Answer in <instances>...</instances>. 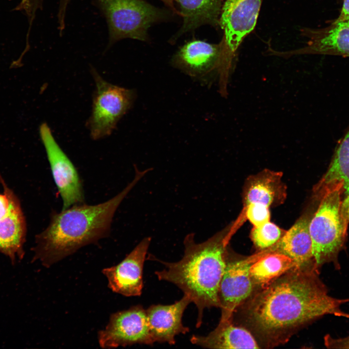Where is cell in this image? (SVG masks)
Here are the masks:
<instances>
[{"instance_id": "15", "label": "cell", "mask_w": 349, "mask_h": 349, "mask_svg": "<svg viewBox=\"0 0 349 349\" xmlns=\"http://www.w3.org/2000/svg\"><path fill=\"white\" fill-rule=\"evenodd\" d=\"M222 43L210 44L200 40L184 45L173 59L175 67L191 77L202 78L216 71Z\"/></svg>"}, {"instance_id": "3", "label": "cell", "mask_w": 349, "mask_h": 349, "mask_svg": "<svg viewBox=\"0 0 349 349\" xmlns=\"http://www.w3.org/2000/svg\"><path fill=\"white\" fill-rule=\"evenodd\" d=\"M226 234L219 233L198 243L194 240V233L188 234L183 241L184 254L177 262H164L149 255L165 266L163 270L155 272L159 280L174 284L196 305L197 328L202 323L206 308L220 307L219 289L229 241Z\"/></svg>"}, {"instance_id": "20", "label": "cell", "mask_w": 349, "mask_h": 349, "mask_svg": "<svg viewBox=\"0 0 349 349\" xmlns=\"http://www.w3.org/2000/svg\"><path fill=\"white\" fill-rule=\"evenodd\" d=\"M281 176L279 172L266 171L249 179L245 190L243 207L253 203L270 207L282 202L286 193Z\"/></svg>"}, {"instance_id": "12", "label": "cell", "mask_w": 349, "mask_h": 349, "mask_svg": "<svg viewBox=\"0 0 349 349\" xmlns=\"http://www.w3.org/2000/svg\"><path fill=\"white\" fill-rule=\"evenodd\" d=\"M151 238H144L118 264L102 270L112 291L127 297L139 296L143 288V269Z\"/></svg>"}, {"instance_id": "17", "label": "cell", "mask_w": 349, "mask_h": 349, "mask_svg": "<svg viewBox=\"0 0 349 349\" xmlns=\"http://www.w3.org/2000/svg\"><path fill=\"white\" fill-rule=\"evenodd\" d=\"M191 343L206 349H259L252 334L233 320L221 322L206 336L193 335Z\"/></svg>"}, {"instance_id": "27", "label": "cell", "mask_w": 349, "mask_h": 349, "mask_svg": "<svg viewBox=\"0 0 349 349\" xmlns=\"http://www.w3.org/2000/svg\"><path fill=\"white\" fill-rule=\"evenodd\" d=\"M334 20H349V0H344L340 13Z\"/></svg>"}, {"instance_id": "19", "label": "cell", "mask_w": 349, "mask_h": 349, "mask_svg": "<svg viewBox=\"0 0 349 349\" xmlns=\"http://www.w3.org/2000/svg\"><path fill=\"white\" fill-rule=\"evenodd\" d=\"M181 8L183 18L178 36L204 25L215 27L219 25V18L224 0H176Z\"/></svg>"}, {"instance_id": "9", "label": "cell", "mask_w": 349, "mask_h": 349, "mask_svg": "<svg viewBox=\"0 0 349 349\" xmlns=\"http://www.w3.org/2000/svg\"><path fill=\"white\" fill-rule=\"evenodd\" d=\"M97 340L100 347L106 349L153 345L146 310L138 305L112 314L105 328L98 332Z\"/></svg>"}, {"instance_id": "2", "label": "cell", "mask_w": 349, "mask_h": 349, "mask_svg": "<svg viewBox=\"0 0 349 349\" xmlns=\"http://www.w3.org/2000/svg\"><path fill=\"white\" fill-rule=\"evenodd\" d=\"M133 180L120 192L103 203H84L53 211L47 228L35 236L33 261L46 268L76 252L80 248L109 236L116 211L127 194L149 172L134 167Z\"/></svg>"}, {"instance_id": "26", "label": "cell", "mask_w": 349, "mask_h": 349, "mask_svg": "<svg viewBox=\"0 0 349 349\" xmlns=\"http://www.w3.org/2000/svg\"><path fill=\"white\" fill-rule=\"evenodd\" d=\"M10 201L5 192L0 194V219L5 217L9 212Z\"/></svg>"}, {"instance_id": "13", "label": "cell", "mask_w": 349, "mask_h": 349, "mask_svg": "<svg viewBox=\"0 0 349 349\" xmlns=\"http://www.w3.org/2000/svg\"><path fill=\"white\" fill-rule=\"evenodd\" d=\"M0 182L10 201L7 214L0 219V252L9 257L13 264L24 256L27 224L20 202L0 174Z\"/></svg>"}, {"instance_id": "8", "label": "cell", "mask_w": 349, "mask_h": 349, "mask_svg": "<svg viewBox=\"0 0 349 349\" xmlns=\"http://www.w3.org/2000/svg\"><path fill=\"white\" fill-rule=\"evenodd\" d=\"M39 130L54 182L62 200V209L84 203L82 182L75 166L57 143L46 123L40 126Z\"/></svg>"}, {"instance_id": "6", "label": "cell", "mask_w": 349, "mask_h": 349, "mask_svg": "<svg viewBox=\"0 0 349 349\" xmlns=\"http://www.w3.org/2000/svg\"><path fill=\"white\" fill-rule=\"evenodd\" d=\"M98 1L108 21L111 42L127 38L145 41L148 28L165 16L162 11L143 0Z\"/></svg>"}, {"instance_id": "25", "label": "cell", "mask_w": 349, "mask_h": 349, "mask_svg": "<svg viewBox=\"0 0 349 349\" xmlns=\"http://www.w3.org/2000/svg\"><path fill=\"white\" fill-rule=\"evenodd\" d=\"M340 214L344 227L347 231L349 223V193L341 201Z\"/></svg>"}, {"instance_id": "1", "label": "cell", "mask_w": 349, "mask_h": 349, "mask_svg": "<svg viewBox=\"0 0 349 349\" xmlns=\"http://www.w3.org/2000/svg\"><path fill=\"white\" fill-rule=\"evenodd\" d=\"M315 266L295 267L256 289L234 313L233 322L247 329L260 348L286 343L299 330L327 314L339 313Z\"/></svg>"}, {"instance_id": "11", "label": "cell", "mask_w": 349, "mask_h": 349, "mask_svg": "<svg viewBox=\"0 0 349 349\" xmlns=\"http://www.w3.org/2000/svg\"><path fill=\"white\" fill-rule=\"evenodd\" d=\"M301 35L306 37V45L298 49L270 50L271 56L289 58L304 54H322L349 57V20L333 21L322 28H303Z\"/></svg>"}, {"instance_id": "23", "label": "cell", "mask_w": 349, "mask_h": 349, "mask_svg": "<svg viewBox=\"0 0 349 349\" xmlns=\"http://www.w3.org/2000/svg\"><path fill=\"white\" fill-rule=\"evenodd\" d=\"M248 220L254 226H259L266 222L270 221V212L269 207L261 203H253L243 207V210L238 222L229 231L230 235H233L236 231L237 226Z\"/></svg>"}, {"instance_id": "4", "label": "cell", "mask_w": 349, "mask_h": 349, "mask_svg": "<svg viewBox=\"0 0 349 349\" xmlns=\"http://www.w3.org/2000/svg\"><path fill=\"white\" fill-rule=\"evenodd\" d=\"M341 184L328 187L319 194L321 200L309 229L312 241L313 254L316 267L333 262L338 266L337 257L346 237L340 214Z\"/></svg>"}, {"instance_id": "18", "label": "cell", "mask_w": 349, "mask_h": 349, "mask_svg": "<svg viewBox=\"0 0 349 349\" xmlns=\"http://www.w3.org/2000/svg\"><path fill=\"white\" fill-rule=\"evenodd\" d=\"M249 258L252 263L250 274L256 289L268 286L297 266L291 258L280 253L260 254L257 253Z\"/></svg>"}, {"instance_id": "14", "label": "cell", "mask_w": 349, "mask_h": 349, "mask_svg": "<svg viewBox=\"0 0 349 349\" xmlns=\"http://www.w3.org/2000/svg\"><path fill=\"white\" fill-rule=\"evenodd\" d=\"M191 302L184 294L179 301L170 305H152L146 310L150 334L155 342L175 343L176 335L188 333L190 329L182 323L183 313Z\"/></svg>"}, {"instance_id": "22", "label": "cell", "mask_w": 349, "mask_h": 349, "mask_svg": "<svg viewBox=\"0 0 349 349\" xmlns=\"http://www.w3.org/2000/svg\"><path fill=\"white\" fill-rule=\"evenodd\" d=\"M285 233L277 225L269 221L259 226H253L251 238L255 247L260 251L274 245Z\"/></svg>"}, {"instance_id": "10", "label": "cell", "mask_w": 349, "mask_h": 349, "mask_svg": "<svg viewBox=\"0 0 349 349\" xmlns=\"http://www.w3.org/2000/svg\"><path fill=\"white\" fill-rule=\"evenodd\" d=\"M228 252L219 289L221 322L233 320L236 310L256 289L250 276V268L252 263L248 257L237 260L231 258Z\"/></svg>"}, {"instance_id": "21", "label": "cell", "mask_w": 349, "mask_h": 349, "mask_svg": "<svg viewBox=\"0 0 349 349\" xmlns=\"http://www.w3.org/2000/svg\"><path fill=\"white\" fill-rule=\"evenodd\" d=\"M340 184L343 192L349 193V130L334 153L326 173L315 186V191L319 193L325 189Z\"/></svg>"}, {"instance_id": "16", "label": "cell", "mask_w": 349, "mask_h": 349, "mask_svg": "<svg viewBox=\"0 0 349 349\" xmlns=\"http://www.w3.org/2000/svg\"><path fill=\"white\" fill-rule=\"evenodd\" d=\"M309 224L306 217L301 218L274 245L258 252L261 254L277 253L285 254L291 258L297 267L316 266Z\"/></svg>"}, {"instance_id": "24", "label": "cell", "mask_w": 349, "mask_h": 349, "mask_svg": "<svg viewBox=\"0 0 349 349\" xmlns=\"http://www.w3.org/2000/svg\"><path fill=\"white\" fill-rule=\"evenodd\" d=\"M325 345L330 349H349V336L335 338L330 335L325 337Z\"/></svg>"}, {"instance_id": "7", "label": "cell", "mask_w": 349, "mask_h": 349, "mask_svg": "<svg viewBox=\"0 0 349 349\" xmlns=\"http://www.w3.org/2000/svg\"><path fill=\"white\" fill-rule=\"evenodd\" d=\"M95 84L91 114L87 121L91 137L99 140L110 135L133 104L135 93L104 79L92 69Z\"/></svg>"}, {"instance_id": "5", "label": "cell", "mask_w": 349, "mask_h": 349, "mask_svg": "<svg viewBox=\"0 0 349 349\" xmlns=\"http://www.w3.org/2000/svg\"><path fill=\"white\" fill-rule=\"evenodd\" d=\"M263 0H225L219 18L223 31L218 72L230 77L236 66L238 51L244 39L254 29Z\"/></svg>"}, {"instance_id": "28", "label": "cell", "mask_w": 349, "mask_h": 349, "mask_svg": "<svg viewBox=\"0 0 349 349\" xmlns=\"http://www.w3.org/2000/svg\"><path fill=\"white\" fill-rule=\"evenodd\" d=\"M163 1L165 4L169 6L173 11L175 13H178L176 11V9L174 6V0H160Z\"/></svg>"}]
</instances>
